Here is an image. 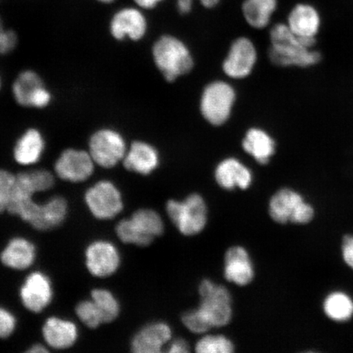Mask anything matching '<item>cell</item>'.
I'll return each mask as SVG.
<instances>
[{
  "label": "cell",
  "mask_w": 353,
  "mask_h": 353,
  "mask_svg": "<svg viewBox=\"0 0 353 353\" xmlns=\"http://www.w3.org/2000/svg\"><path fill=\"white\" fill-rule=\"evenodd\" d=\"M268 57L278 68H308L320 63L321 54L315 50L316 39H304L294 34L285 22H277L269 29Z\"/></svg>",
  "instance_id": "6da1fadb"
},
{
  "label": "cell",
  "mask_w": 353,
  "mask_h": 353,
  "mask_svg": "<svg viewBox=\"0 0 353 353\" xmlns=\"http://www.w3.org/2000/svg\"><path fill=\"white\" fill-rule=\"evenodd\" d=\"M154 68L168 83H174L195 68V57L188 44L176 35L163 34L151 50Z\"/></svg>",
  "instance_id": "7a4b0ae2"
},
{
  "label": "cell",
  "mask_w": 353,
  "mask_h": 353,
  "mask_svg": "<svg viewBox=\"0 0 353 353\" xmlns=\"http://www.w3.org/2000/svg\"><path fill=\"white\" fill-rule=\"evenodd\" d=\"M237 99L236 88L230 79H214L203 88L199 112L208 125L222 127L231 120Z\"/></svg>",
  "instance_id": "3957f363"
},
{
  "label": "cell",
  "mask_w": 353,
  "mask_h": 353,
  "mask_svg": "<svg viewBox=\"0 0 353 353\" xmlns=\"http://www.w3.org/2000/svg\"><path fill=\"white\" fill-rule=\"evenodd\" d=\"M129 144L120 130L105 125L97 128L88 136L86 149L97 166L112 170L122 164Z\"/></svg>",
  "instance_id": "277c9868"
},
{
  "label": "cell",
  "mask_w": 353,
  "mask_h": 353,
  "mask_svg": "<svg viewBox=\"0 0 353 353\" xmlns=\"http://www.w3.org/2000/svg\"><path fill=\"white\" fill-rule=\"evenodd\" d=\"M14 103L25 109L46 110L54 103L52 90L37 70L24 69L17 73L11 85Z\"/></svg>",
  "instance_id": "5b68a950"
},
{
  "label": "cell",
  "mask_w": 353,
  "mask_h": 353,
  "mask_svg": "<svg viewBox=\"0 0 353 353\" xmlns=\"http://www.w3.org/2000/svg\"><path fill=\"white\" fill-rule=\"evenodd\" d=\"M117 236L125 244L147 246L162 235L164 223L152 210H139L130 219H123L116 228Z\"/></svg>",
  "instance_id": "8992f818"
},
{
  "label": "cell",
  "mask_w": 353,
  "mask_h": 353,
  "mask_svg": "<svg viewBox=\"0 0 353 353\" xmlns=\"http://www.w3.org/2000/svg\"><path fill=\"white\" fill-rule=\"evenodd\" d=\"M147 12L136 6H123L110 16L108 33L110 38L119 43H139L149 32Z\"/></svg>",
  "instance_id": "52a82bcc"
},
{
  "label": "cell",
  "mask_w": 353,
  "mask_h": 353,
  "mask_svg": "<svg viewBox=\"0 0 353 353\" xmlns=\"http://www.w3.org/2000/svg\"><path fill=\"white\" fill-rule=\"evenodd\" d=\"M166 211L183 235L195 236L204 230L208 211L204 199L199 194H192L183 201L170 200Z\"/></svg>",
  "instance_id": "ba28073f"
},
{
  "label": "cell",
  "mask_w": 353,
  "mask_h": 353,
  "mask_svg": "<svg viewBox=\"0 0 353 353\" xmlns=\"http://www.w3.org/2000/svg\"><path fill=\"white\" fill-rule=\"evenodd\" d=\"M258 61L257 46L252 39L241 35L233 39L221 68L230 81H243L254 73Z\"/></svg>",
  "instance_id": "9c48e42d"
},
{
  "label": "cell",
  "mask_w": 353,
  "mask_h": 353,
  "mask_svg": "<svg viewBox=\"0 0 353 353\" xmlns=\"http://www.w3.org/2000/svg\"><path fill=\"white\" fill-rule=\"evenodd\" d=\"M55 174L46 169L29 170L16 174L8 213L17 215L25 205L34 200V194L54 188Z\"/></svg>",
  "instance_id": "30bf717a"
},
{
  "label": "cell",
  "mask_w": 353,
  "mask_h": 353,
  "mask_svg": "<svg viewBox=\"0 0 353 353\" xmlns=\"http://www.w3.org/2000/svg\"><path fill=\"white\" fill-rule=\"evenodd\" d=\"M201 304L199 309L212 327H222L232 320V296L226 287L210 280L202 281L199 286Z\"/></svg>",
  "instance_id": "8fae6325"
},
{
  "label": "cell",
  "mask_w": 353,
  "mask_h": 353,
  "mask_svg": "<svg viewBox=\"0 0 353 353\" xmlns=\"http://www.w3.org/2000/svg\"><path fill=\"white\" fill-rule=\"evenodd\" d=\"M96 167L86 148L69 147L61 150L56 158L54 171L65 182L81 183L94 175Z\"/></svg>",
  "instance_id": "7c38bea8"
},
{
  "label": "cell",
  "mask_w": 353,
  "mask_h": 353,
  "mask_svg": "<svg viewBox=\"0 0 353 353\" xmlns=\"http://www.w3.org/2000/svg\"><path fill=\"white\" fill-rule=\"evenodd\" d=\"M85 200L92 214L101 220L117 217L123 207L120 189L107 179L100 180L88 188Z\"/></svg>",
  "instance_id": "4fadbf2b"
},
{
  "label": "cell",
  "mask_w": 353,
  "mask_h": 353,
  "mask_svg": "<svg viewBox=\"0 0 353 353\" xmlns=\"http://www.w3.org/2000/svg\"><path fill=\"white\" fill-rule=\"evenodd\" d=\"M48 151L46 134L37 126H30L17 137L11 150L13 161L21 167L39 164Z\"/></svg>",
  "instance_id": "5bb4252c"
},
{
  "label": "cell",
  "mask_w": 353,
  "mask_h": 353,
  "mask_svg": "<svg viewBox=\"0 0 353 353\" xmlns=\"http://www.w3.org/2000/svg\"><path fill=\"white\" fill-rule=\"evenodd\" d=\"M161 164V154L156 145L147 140L136 139L130 143L121 165L131 173L148 176Z\"/></svg>",
  "instance_id": "9a60e30c"
},
{
  "label": "cell",
  "mask_w": 353,
  "mask_h": 353,
  "mask_svg": "<svg viewBox=\"0 0 353 353\" xmlns=\"http://www.w3.org/2000/svg\"><path fill=\"white\" fill-rule=\"evenodd\" d=\"M214 176L219 186L228 191L248 189L254 182L252 170L236 157L222 159L215 166Z\"/></svg>",
  "instance_id": "2e32d148"
},
{
  "label": "cell",
  "mask_w": 353,
  "mask_h": 353,
  "mask_svg": "<svg viewBox=\"0 0 353 353\" xmlns=\"http://www.w3.org/2000/svg\"><path fill=\"white\" fill-rule=\"evenodd\" d=\"M68 202L61 196H54L44 204H35L30 210L25 222L38 231H50L59 227L68 215Z\"/></svg>",
  "instance_id": "e0dca14e"
},
{
  "label": "cell",
  "mask_w": 353,
  "mask_h": 353,
  "mask_svg": "<svg viewBox=\"0 0 353 353\" xmlns=\"http://www.w3.org/2000/svg\"><path fill=\"white\" fill-rule=\"evenodd\" d=\"M86 266L92 276L108 277L118 270L121 256L112 243L98 241L88 246L85 252Z\"/></svg>",
  "instance_id": "ac0fdd59"
},
{
  "label": "cell",
  "mask_w": 353,
  "mask_h": 353,
  "mask_svg": "<svg viewBox=\"0 0 353 353\" xmlns=\"http://www.w3.org/2000/svg\"><path fill=\"white\" fill-rule=\"evenodd\" d=\"M241 145L243 152L260 165H268L277 151L274 137L259 126L249 128L243 135Z\"/></svg>",
  "instance_id": "d6986e66"
},
{
  "label": "cell",
  "mask_w": 353,
  "mask_h": 353,
  "mask_svg": "<svg viewBox=\"0 0 353 353\" xmlns=\"http://www.w3.org/2000/svg\"><path fill=\"white\" fill-rule=\"evenodd\" d=\"M54 292L50 278L41 272H35L26 278L20 290V297L29 311L41 312L50 305Z\"/></svg>",
  "instance_id": "ffe728a7"
},
{
  "label": "cell",
  "mask_w": 353,
  "mask_h": 353,
  "mask_svg": "<svg viewBox=\"0 0 353 353\" xmlns=\"http://www.w3.org/2000/svg\"><path fill=\"white\" fill-rule=\"evenodd\" d=\"M294 34L304 39H316L320 32L321 19L314 6L299 3L291 8L285 22Z\"/></svg>",
  "instance_id": "44dd1931"
},
{
  "label": "cell",
  "mask_w": 353,
  "mask_h": 353,
  "mask_svg": "<svg viewBox=\"0 0 353 353\" xmlns=\"http://www.w3.org/2000/svg\"><path fill=\"white\" fill-rule=\"evenodd\" d=\"M224 276L229 282L240 286L249 285L254 277L252 260L245 248L234 246L224 259Z\"/></svg>",
  "instance_id": "7402d4cb"
},
{
  "label": "cell",
  "mask_w": 353,
  "mask_h": 353,
  "mask_svg": "<svg viewBox=\"0 0 353 353\" xmlns=\"http://www.w3.org/2000/svg\"><path fill=\"white\" fill-rule=\"evenodd\" d=\"M172 330L164 322H153L134 335L131 350L135 353H159L170 341Z\"/></svg>",
  "instance_id": "603a6c76"
},
{
  "label": "cell",
  "mask_w": 353,
  "mask_h": 353,
  "mask_svg": "<svg viewBox=\"0 0 353 353\" xmlns=\"http://www.w3.org/2000/svg\"><path fill=\"white\" fill-rule=\"evenodd\" d=\"M278 6V0H243V19L250 28L257 30L267 29L272 25Z\"/></svg>",
  "instance_id": "cb8c5ba5"
},
{
  "label": "cell",
  "mask_w": 353,
  "mask_h": 353,
  "mask_svg": "<svg viewBox=\"0 0 353 353\" xmlns=\"http://www.w3.org/2000/svg\"><path fill=\"white\" fill-rule=\"evenodd\" d=\"M305 200L299 192L290 188H281L269 201V214L278 223H291L299 206Z\"/></svg>",
  "instance_id": "d4e9b609"
},
{
  "label": "cell",
  "mask_w": 353,
  "mask_h": 353,
  "mask_svg": "<svg viewBox=\"0 0 353 353\" xmlns=\"http://www.w3.org/2000/svg\"><path fill=\"white\" fill-rule=\"evenodd\" d=\"M43 336L48 345L54 350H66L78 339V330L73 322L50 317L43 326Z\"/></svg>",
  "instance_id": "484cf974"
},
{
  "label": "cell",
  "mask_w": 353,
  "mask_h": 353,
  "mask_svg": "<svg viewBox=\"0 0 353 353\" xmlns=\"http://www.w3.org/2000/svg\"><path fill=\"white\" fill-rule=\"evenodd\" d=\"M35 247L25 238H13L0 254V259L6 267L16 270H25L34 262Z\"/></svg>",
  "instance_id": "4316f807"
},
{
  "label": "cell",
  "mask_w": 353,
  "mask_h": 353,
  "mask_svg": "<svg viewBox=\"0 0 353 353\" xmlns=\"http://www.w3.org/2000/svg\"><path fill=\"white\" fill-rule=\"evenodd\" d=\"M323 308L325 314L335 321H346L353 316V300L350 295L336 291L325 298Z\"/></svg>",
  "instance_id": "83f0119b"
},
{
  "label": "cell",
  "mask_w": 353,
  "mask_h": 353,
  "mask_svg": "<svg viewBox=\"0 0 353 353\" xmlns=\"http://www.w3.org/2000/svg\"><path fill=\"white\" fill-rule=\"evenodd\" d=\"M92 300L100 312L103 323H110L120 314V304L108 290L96 289L92 291Z\"/></svg>",
  "instance_id": "f1b7e54d"
},
{
  "label": "cell",
  "mask_w": 353,
  "mask_h": 353,
  "mask_svg": "<svg viewBox=\"0 0 353 353\" xmlns=\"http://www.w3.org/2000/svg\"><path fill=\"white\" fill-rule=\"evenodd\" d=\"M234 350L233 343L223 335H206L196 345L200 353H231Z\"/></svg>",
  "instance_id": "f546056e"
},
{
  "label": "cell",
  "mask_w": 353,
  "mask_h": 353,
  "mask_svg": "<svg viewBox=\"0 0 353 353\" xmlns=\"http://www.w3.org/2000/svg\"><path fill=\"white\" fill-rule=\"evenodd\" d=\"M76 312L79 319L90 329L98 328L103 323L100 312L92 300H86L78 304Z\"/></svg>",
  "instance_id": "4dcf8cb0"
},
{
  "label": "cell",
  "mask_w": 353,
  "mask_h": 353,
  "mask_svg": "<svg viewBox=\"0 0 353 353\" xmlns=\"http://www.w3.org/2000/svg\"><path fill=\"white\" fill-rule=\"evenodd\" d=\"M16 174L6 169H0V214L8 210L11 201Z\"/></svg>",
  "instance_id": "1f68e13d"
},
{
  "label": "cell",
  "mask_w": 353,
  "mask_h": 353,
  "mask_svg": "<svg viewBox=\"0 0 353 353\" xmlns=\"http://www.w3.org/2000/svg\"><path fill=\"white\" fill-rule=\"evenodd\" d=\"M182 321L184 325L195 334L205 333L212 328L210 322L199 308L185 312Z\"/></svg>",
  "instance_id": "d6a6232c"
},
{
  "label": "cell",
  "mask_w": 353,
  "mask_h": 353,
  "mask_svg": "<svg viewBox=\"0 0 353 353\" xmlns=\"http://www.w3.org/2000/svg\"><path fill=\"white\" fill-rule=\"evenodd\" d=\"M19 35L14 30L7 28L0 17V57L11 54L19 46Z\"/></svg>",
  "instance_id": "836d02e7"
},
{
  "label": "cell",
  "mask_w": 353,
  "mask_h": 353,
  "mask_svg": "<svg viewBox=\"0 0 353 353\" xmlns=\"http://www.w3.org/2000/svg\"><path fill=\"white\" fill-rule=\"evenodd\" d=\"M17 320L7 309L0 307V339H6L14 332Z\"/></svg>",
  "instance_id": "e575fe53"
},
{
  "label": "cell",
  "mask_w": 353,
  "mask_h": 353,
  "mask_svg": "<svg viewBox=\"0 0 353 353\" xmlns=\"http://www.w3.org/2000/svg\"><path fill=\"white\" fill-rule=\"evenodd\" d=\"M315 210L313 207L304 201L295 213L291 223L294 224H307L310 223L313 218H314Z\"/></svg>",
  "instance_id": "d590c367"
},
{
  "label": "cell",
  "mask_w": 353,
  "mask_h": 353,
  "mask_svg": "<svg viewBox=\"0 0 353 353\" xmlns=\"http://www.w3.org/2000/svg\"><path fill=\"white\" fill-rule=\"evenodd\" d=\"M342 254L343 261L353 269V236L347 235L343 237Z\"/></svg>",
  "instance_id": "8d00e7d4"
},
{
  "label": "cell",
  "mask_w": 353,
  "mask_h": 353,
  "mask_svg": "<svg viewBox=\"0 0 353 353\" xmlns=\"http://www.w3.org/2000/svg\"><path fill=\"white\" fill-rule=\"evenodd\" d=\"M165 1L166 0H132L134 6L142 8L145 12L157 10L158 7H160Z\"/></svg>",
  "instance_id": "74e56055"
},
{
  "label": "cell",
  "mask_w": 353,
  "mask_h": 353,
  "mask_svg": "<svg viewBox=\"0 0 353 353\" xmlns=\"http://www.w3.org/2000/svg\"><path fill=\"white\" fill-rule=\"evenodd\" d=\"M197 0H175L176 11L181 15H188L193 10Z\"/></svg>",
  "instance_id": "f35d334b"
},
{
  "label": "cell",
  "mask_w": 353,
  "mask_h": 353,
  "mask_svg": "<svg viewBox=\"0 0 353 353\" xmlns=\"http://www.w3.org/2000/svg\"><path fill=\"white\" fill-rule=\"evenodd\" d=\"M168 352L171 353H183L189 352V346L186 341L182 339H175L170 343Z\"/></svg>",
  "instance_id": "ab89813d"
},
{
  "label": "cell",
  "mask_w": 353,
  "mask_h": 353,
  "mask_svg": "<svg viewBox=\"0 0 353 353\" xmlns=\"http://www.w3.org/2000/svg\"><path fill=\"white\" fill-rule=\"evenodd\" d=\"M197 2L205 10H210L217 8L220 3L222 2V0H197Z\"/></svg>",
  "instance_id": "60d3db41"
},
{
  "label": "cell",
  "mask_w": 353,
  "mask_h": 353,
  "mask_svg": "<svg viewBox=\"0 0 353 353\" xmlns=\"http://www.w3.org/2000/svg\"><path fill=\"white\" fill-rule=\"evenodd\" d=\"M48 350L47 348L41 344H34V345L30 347L26 352L30 353H42V352H48Z\"/></svg>",
  "instance_id": "b9f144b4"
},
{
  "label": "cell",
  "mask_w": 353,
  "mask_h": 353,
  "mask_svg": "<svg viewBox=\"0 0 353 353\" xmlns=\"http://www.w3.org/2000/svg\"><path fill=\"white\" fill-rule=\"evenodd\" d=\"M99 3L103 4V6H110L117 1V0H95Z\"/></svg>",
  "instance_id": "7bdbcfd3"
},
{
  "label": "cell",
  "mask_w": 353,
  "mask_h": 353,
  "mask_svg": "<svg viewBox=\"0 0 353 353\" xmlns=\"http://www.w3.org/2000/svg\"><path fill=\"white\" fill-rule=\"evenodd\" d=\"M3 87V78L2 76V73L0 72V92H2Z\"/></svg>",
  "instance_id": "ee69618b"
}]
</instances>
